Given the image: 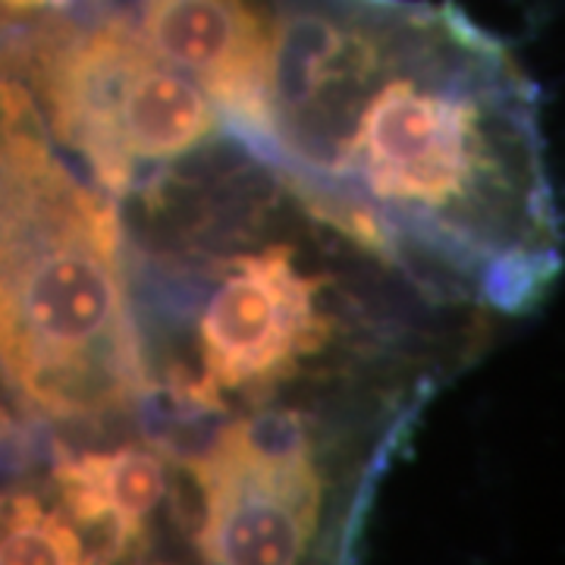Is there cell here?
I'll list each match as a JSON object with an SVG mask.
<instances>
[{
    "label": "cell",
    "mask_w": 565,
    "mask_h": 565,
    "mask_svg": "<svg viewBox=\"0 0 565 565\" xmlns=\"http://www.w3.org/2000/svg\"><path fill=\"white\" fill-rule=\"evenodd\" d=\"M245 141L386 262L418 248L478 280L509 252H559L534 85L456 10L286 7Z\"/></svg>",
    "instance_id": "1"
},
{
    "label": "cell",
    "mask_w": 565,
    "mask_h": 565,
    "mask_svg": "<svg viewBox=\"0 0 565 565\" xmlns=\"http://www.w3.org/2000/svg\"><path fill=\"white\" fill-rule=\"evenodd\" d=\"M120 248L110 195L73 180L54 145L0 151V371L47 418L120 412L151 381Z\"/></svg>",
    "instance_id": "2"
},
{
    "label": "cell",
    "mask_w": 565,
    "mask_h": 565,
    "mask_svg": "<svg viewBox=\"0 0 565 565\" xmlns=\"http://www.w3.org/2000/svg\"><path fill=\"white\" fill-rule=\"evenodd\" d=\"M318 292L321 280L305 277L289 245L233 258L199 321L204 381L223 393L289 377L330 337Z\"/></svg>",
    "instance_id": "3"
},
{
    "label": "cell",
    "mask_w": 565,
    "mask_h": 565,
    "mask_svg": "<svg viewBox=\"0 0 565 565\" xmlns=\"http://www.w3.org/2000/svg\"><path fill=\"white\" fill-rule=\"evenodd\" d=\"M195 468L207 487V522L199 546L211 563H302L323 500L321 475L311 459L258 462L217 437Z\"/></svg>",
    "instance_id": "4"
},
{
    "label": "cell",
    "mask_w": 565,
    "mask_h": 565,
    "mask_svg": "<svg viewBox=\"0 0 565 565\" xmlns=\"http://www.w3.org/2000/svg\"><path fill=\"white\" fill-rule=\"evenodd\" d=\"M136 32L151 54L202 82L243 139L262 129L274 25L252 0H139Z\"/></svg>",
    "instance_id": "5"
},
{
    "label": "cell",
    "mask_w": 565,
    "mask_h": 565,
    "mask_svg": "<svg viewBox=\"0 0 565 565\" xmlns=\"http://www.w3.org/2000/svg\"><path fill=\"white\" fill-rule=\"evenodd\" d=\"M217 129V107L177 66L145 47L122 82L114 139L126 161H173Z\"/></svg>",
    "instance_id": "6"
},
{
    "label": "cell",
    "mask_w": 565,
    "mask_h": 565,
    "mask_svg": "<svg viewBox=\"0 0 565 565\" xmlns=\"http://www.w3.org/2000/svg\"><path fill=\"white\" fill-rule=\"evenodd\" d=\"M63 456L129 525L145 527L148 515H154V509L167 497V459L158 449L120 446L110 452H82V456H70L63 449Z\"/></svg>",
    "instance_id": "7"
},
{
    "label": "cell",
    "mask_w": 565,
    "mask_h": 565,
    "mask_svg": "<svg viewBox=\"0 0 565 565\" xmlns=\"http://www.w3.org/2000/svg\"><path fill=\"white\" fill-rule=\"evenodd\" d=\"M0 565H85V556L61 512L25 493L0 509Z\"/></svg>",
    "instance_id": "8"
},
{
    "label": "cell",
    "mask_w": 565,
    "mask_h": 565,
    "mask_svg": "<svg viewBox=\"0 0 565 565\" xmlns=\"http://www.w3.org/2000/svg\"><path fill=\"white\" fill-rule=\"evenodd\" d=\"M559 274V252H509L487 262L478 274V296L497 311L525 315L544 302Z\"/></svg>",
    "instance_id": "9"
},
{
    "label": "cell",
    "mask_w": 565,
    "mask_h": 565,
    "mask_svg": "<svg viewBox=\"0 0 565 565\" xmlns=\"http://www.w3.org/2000/svg\"><path fill=\"white\" fill-rule=\"evenodd\" d=\"M233 449H239L248 459L258 462H302L311 459V440L299 412L289 408H270L252 418L233 422L221 434Z\"/></svg>",
    "instance_id": "10"
},
{
    "label": "cell",
    "mask_w": 565,
    "mask_h": 565,
    "mask_svg": "<svg viewBox=\"0 0 565 565\" xmlns=\"http://www.w3.org/2000/svg\"><path fill=\"white\" fill-rule=\"evenodd\" d=\"M51 0H0V10H10V13H25V10H39Z\"/></svg>",
    "instance_id": "11"
}]
</instances>
